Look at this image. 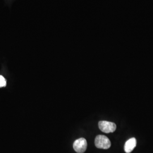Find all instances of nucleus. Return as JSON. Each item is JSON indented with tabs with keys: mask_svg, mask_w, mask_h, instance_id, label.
<instances>
[{
	"mask_svg": "<svg viewBox=\"0 0 153 153\" xmlns=\"http://www.w3.org/2000/svg\"><path fill=\"white\" fill-rule=\"evenodd\" d=\"M137 141L135 138H131L128 140L125 143L124 151L126 153H131L133 149L136 148Z\"/></svg>",
	"mask_w": 153,
	"mask_h": 153,
	"instance_id": "20e7f679",
	"label": "nucleus"
},
{
	"mask_svg": "<svg viewBox=\"0 0 153 153\" xmlns=\"http://www.w3.org/2000/svg\"><path fill=\"white\" fill-rule=\"evenodd\" d=\"M95 145L99 149H108L111 147V143L108 137L103 135H98L95 138Z\"/></svg>",
	"mask_w": 153,
	"mask_h": 153,
	"instance_id": "f257e3e1",
	"label": "nucleus"
},
{
	"mask_svg": "<svg viewBox=\"0 0 153 153\" xmlns=\"http://www.w3.org/2000/svg\"><path fill=\"white\" fill-rule=\"evenodd\" d=\"M98 125L100 131L106 133L114 132L116 129L115 123L107 121H100L99 122Z\"/></svg>",
	"mask_w": 153,
	"mask_h": 153,
	"instance_id": "f03ea898",
	"label": "nucleus"
},
{
	"mask_svg": "<svg viewBox=\"0 0 153 153\" xmlns=\"http://www.w3.org/2000/svg\"><path fill=\"white\" fill-rule=\"evenodd\" d=\"M6 85V81L5 78L2 76H0V88L5 87Z\"/></svg>",
	"mask_w": 153,
	"mask_h": 153,
	"instance_id": "39448f33",
	"label": "nucleus"
},
{
	"mask_svg": "<svg viewBox=\"0 0 153 153\" xmlns=\"http://www.w3.org/2000/svg\"><path fill=\"white\" fill-rule=\"evenodd\" d=\"M88 143L84 138H80L73 143V148L77 153H83L87 149Z\"/></svg>",
	"mask_w": 153,
	"mask_h": 153,
	"instance_id": "7ed1b4c3",
	"label": "nucleus"
}]
</instances>
